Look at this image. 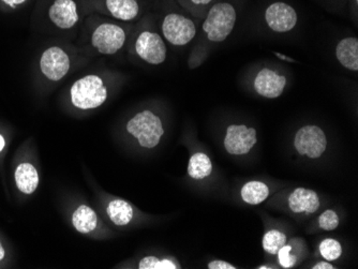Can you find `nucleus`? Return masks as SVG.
Masks as SVG:
<instances>
[{
  "mask_svg": "<svg viewBox=\"0 0 358 269\" xmlns=\"http://www.w3.org/2000/svg\"><path fill=\"white\" fill-rule=\"evenodd\" d=\"M15 182L23 193L31 194L38 188L39 175L35 166L29 163H22L15 171Z\"/></svg>",
  "mask_w": 358,
  "mask_h": 269,
  "instance_id": "2eb2a0df",
  "label": "nucleus"
},
{
  "mask_svg": "<svg viewBox=\"0 0 358 269\" xmlns=\"http://www.w3.org/2000/svg\"><path fill=\"white\" fill-rule=\"evenodd\" d=\"M257 142V130L245 125H231L226 129L224 148L230 155L249 154Z\"/></svg>",
  "mask_w": 358,
  "mask_h": 269,
  "instance_id": "423d86ee",
  "label": "nucleus"
},
{
  "mask_svg": "<svg viewBox=\"0 0 358 269\" xmlns=\"http://www.w3.org/2000/svg\"><path fill=\"white\" fill-rule=\"evenodd\" d=\"M236 10L231 3H214L203 23V31L212 42H223L233 31L236 23Z\"/></svg>",
  "mask_w": 358,
  "mask_h": 269,
  "instance_id": "f257e3e1",
  "label": "nucleus"
},
{
  "mask_svg": "<svg viewBox=\"0 0 358 269\" xmlns=\"http://www.w3.org/2000/svg\"><path fill=\"white\" fill-rule=\"evenodd\" d=\"M208 268L210 269H235L236 267L234 265L230 264V263L225 262V261L217 260L212 261L208 264Z\"/></svg>",
  "mask_w": 358,
  "mask_h": 269,
  "instance_id": "a878e982",
  "label": "nucleus"
},
{
  "mask_svg": "<svg viewBox=\"0 0 358 269\" xmlns=\"http://www.w3.org/2000/svg\"><path fill=\"white\" fill-rule=\"evenodd\" d=\"M41 71L49 80H62L70 69V60L64 50L57 46L47 49L41 57Z\"/></svg>",
  "mask_w": 358,
  "mask_h": 269,
  "instance_id": "9d476101",
  "label": "nucleus"
},
{
  "mask_svg": "<svg viewBox=\"0 0 358 269\" xmlns=\"http://www.w3.org/2000/svg\"><path fill=\"white\" fill-rule=\"evenodd\" d=\"M127 130L145 148L156 147L164 134L162 121L151 111L137 113L133 119H130L127 123Z\"/></svg>",
  "mask_w": 358,
  "mask_h": 269,
  "instance_id": "7ed1b4c3",
  "label": "nucleus"
},
{
  "mask_svg": "<svg viewBox=\"0 0 358 269\" xmlns=\"http://www.w3.org/2000/svg\"><path fill=\"white\" fill-rule=\"evenodd\" d=\"M49 15L51 21L62 29L71 28L78 21V7L74 0H56Z\"/></svg>",
  "mask_w": 358,
  "mask_h": 269,
  "instance_id": "f8f14e48",
  "label": "nucleus"
},
{
  "mask_svg": "<svg viewBox=\"0 0 358 269\" xmlns=\"http://www.w3.org/2000/svg\"><path fill=\"white\" fill-rule=\"evenodd\" d=\"M139 269H176L177 266L171 260H159L156 257H146L139 263Z\"/></svg>",
  "mask_w": 358,
  "mask_h": 269,
  "instance_id": "5701e85b",
  "label": "nucleus"
},
{
  "mask_svg": "<svg viewBox=\"0 0 358 269\" xmlns=\"http://www.w3.org/2000/svg\"><path fill=\"white\" fill-rule=\"evenodd\" d=\"M92 42L101 54L113 55L125 44L126 33L121 26L105 23L94 31Z\"/></svg>",
  "mask_w": 358,
  "mask_h": 269,
  "instance_id": "0eeeda50",
  "label": "nucleus"
},
{
  "mask_svg": "<svg viewBox=\"0 0 358 269\" xmlns=\"http://www.w3.org/2000/svg\"><path fill=\"white\" fill-rule=\"evenodd\" d=\"M287 85L285 76H279L271 69H263L255 80V89L262 97L276 99L282 95Z\"/></svg>",
  "mask_w": 358,
  "mask_h": 269,
  "instance_id": "9b49d317",
  "label": "nucleus"
},
{
  "mask_svg": "<svg viewBox=\"0 0 358 269\" xmlns=\"http://www.w3.org/2000/svg\"><path fill=\"white\" fill-rule=\"evenodd\" d=\"M189 1H190L192 5L196 6V7L205 8L210 6L214 0H189Z\"/></svg>",
  "mask_w": 358,
  "mask_h": 269,
  "instance_id": "bb28decb",
  "label": "nucleus"
},
{
  "mask_svg": "<svg viewBox=\"0 0 358 269\" xmlns=\"http://www.w3.org/2000/svg\"><path fill=\"white\" fill-rule=\"evenodd\" d=\"M106 8L115 19L133 21L139 12L137 0H106Z\"/></svg>",
  "mask_w": 358,
  "mask_h": 269,
  "instance_id": "dca6fc26",
  "label": "nucleus"
},
{
  "mask_svg": "<svg viewBox=\"0 0 358 269\" xmlns=\"http://www.w3.org/2000/svg\"><path fill=\"white\" fill-rule=\"evenodd\" d=\"M241 198L249 205H259L268 198L269 188L262 182H249L244 184L241 190Z\"/></svg>",
  "mask_w": 358,
  "mask_h": 269,
  "instance_id": "f3484780",
  "label": "nucleus"
},
{
  "mask_svg": "<svg viewBox=\"0 0 358 269\" xmlns=\"http://www.w3.org/2000/svg\"><path fill=\"white\" fill-rule=\"evenodd\" d=\"M320 198L314 190L297 188L289 198V207L294 214H314L320 208Z\"/></svg>",
  "mask_w": 358,
  "mask_h": 269,
  "instance_id": "ddd939ff",
  "label": "nucleus"
},
{
  "mask_svg": "<svg viewBox=\"0 0 358 269\" xmlns=\"http://www.w3.org/2000/svg\"><path fill=\"white\" fill-rule=\"evenodd\" d=\"M135 51L147 64H161L167 58V46L158 33L144 31L135 42Z\"/></svg>",
  "mask_w": 358,
  "mask_h": 269,
  "instance_id": "6e6552de",
  "label": "nucleus"
},
{
  "mask_svg": "<svg viewBox=\"0 0 358 269\" xmlns=\"http://www.w3.org/2000/svg\"><path fill=\"white\" fill-rule=\"evenodd\" d=\"M292 247L285 243L282 248L278 251V260L280 263L281 266L284 268H291L296 264L297 259L294 254H292Z\"/></svg>",
  "mask_w": 358,
  "mask_h": 269,
  "instance_id": "393cba45",
  "label": "nucleus"
},
{
  "mask_svg": "<svg viewBox=\"0 0 358 269\" xmlns=\"http://www.w3.org/2000/svg\"><path fill=\"white\" fill-rule=\"evenodd\" d=\"M108 99V89L97 76H87L76 80L71 87V101L80 110L101 107Z\"/></svg>",
  "mask_w": 358,
  "mask_h": 269,
  "instance_id": "f03ea898",
  "label": "nucleus"
},
{
  "mask_svg": "<svg viewBox=\"0 0 358 269\" xmlns=\"http://www.w3.org/2000/svg\"><path fill=\"white\" fill-rule=\"evenodd\" d=\"M97 215L92 208L83 205L74 211L72 223L76 231L82 234H88L97 227Z\"/></svg>",
  "mask_w": 358,
  "mask_h": 269,
  "instance_id": "a211bd4d",
  "label": "nucleus"
},
{
  "mask_svg": "<svg viewBox=\"0 0 358 269\" xmlns=\"http://www.w3.org/2000/svg\"><path fill=\"white\" fill-rule=\"evenodd\" d=\"M5 257V249H3V245L0 243V261H3Z\"/></svg>",
  "mask_w": 358,
  "mask_h": 269,
  "instance_id": "c756f323",
  "label": "nucleus"
},
{
  "mask_svg": "<svg viewBox=\"0 0 358 269\" xmlns=\"http://www.w3.org/2000/svg\"><path fill=\"white\" fill-rule=\"evenodd\" d=\"M318 227L324 231H334L339 227V217L334 210H325L318 218Z\"/></svg>",
  "mask_w": 358,
  "mask_h": 269,
  "instance_id": "b1692460",
  "label": "nucleus"
},
{
  "mask_svg": "<svg viewBox=\"0 0 358 269\" xmlns=\"http://www.w3.org/2000/svg\"><path fill=\"white\" fill-rule=\"evenodd\" d=\"M162 33L171 44L182 46L194 40L196 27L188 17L178 13H170L163 19Z\"/></svg>",
  "mask_w": 358,
  "mask_h": 269,
  "instance_id": "39448f33",
  "label": "nucleus"
},
{
  "mask_svg": "<svg viewBox=\"0 0 358 269\" xmlns=\"http://www.w3.org/2000/svg\"><path fill=\"white\" fill-rule=\"evenodd\" d=\"M314 269H334L335 267L332 266L330 263H328L327 261H325V262H320L318 263V264L314 265V267H312Z\"/></svg>",
  "mask_w": 358,
  "mask_h": 269,
  "instance_id": "cd10ccee",
  "label": "nucleus"
},
{
  "mask_svg": "<svg viewBox=\"0 0 358 269\" xmlns=\"http://www.w3.org/2000/svg\"><path fill=\"white\" fill-rule=\"evenodd\" d=\"M297 13L294 8L282 1L271 3L265 11V21L275 33H288L297 24Z\"/></svg>",
  "mask_w": 358,
  "mask_h": 269,
  "instance_id": "1a4fd4ad",
  "label": "nucleus"
},
{
  "mask_svg": "<svg viewBox=\"0 0 358 269\" xmlns=\"http://www.w3.org/2000/svg\"><path fill=\"white\" fill-rule=\"evenodd\" d=\"M212 172V163L210 157L203 153H196L191 157L188 164V174L194 180L207 178Z\"/></svg>",
  "mask_w": 358,
  "mask_h": 269,
  "instance_id": "aec40b11",
  "label": "nucleus"
},
{
  "mask_svg": "<svg viewBox=\"0 0 358 269\" xmlns=\"http://www.w3.org/2000/svg\"><path fill=\"white\" fill-rule=\"evenodd\" d=\"M3 3L7 5L11 6V7H15L17 5H21V3H25L26 0H3Z\"/></svg>",
  "mask_w": 358,
  "mask_h": 269,
  "instance_id": "c85d7f7f",
  "label": "nucleus"
},
{
  "mask_svg": "<svg viewBox=\"0 0 358 269\" xmlns=\"http://www.w3.org/2000/svg\"><path fill=\"white\" fill-rule=\"evenodd\" d=\"M3 147H5V139L0 135V151L3 150Z\"/></svg>",
  "mask_w": 358,
  "mask_h": 269,
  "instance_id": "7c9ffc66",
  "label": "nucleus"
},
{
  "mask_svg": "<svg viewBox=\"0 0 358 269\" xmlns=\"http://www.w3.org/2000/svg\"><path fill=\"white\" fill-rule=\"evenodd\" d=\"M320 253L326 261H336L341 257L342 247L336 239H324L320 245Z\"/></svg>",
  "mask_w": 358,
  "mask_h": 269,
  "instance_id": "4be33fe9",
  "label": "nucleus"
},
{
  "mask_svg": "<svg viewBox=\"0 0 358 269\" xmlns=\"http://www.w3.org/2000/svg\"><path fill=\"white\" fill-rule=\"evenodd\" d=\"M338 62L351 71H358V39L355 37L344 38L336 48Z\"/></svg>",
  "mask_w": 358,
  "mask_h": 269,
  "instance_id": "4468645a",
  "label": "nucleus"
},
{
  "mask_svg": "<svg viewBox=\"0 0 358 269\" xmlns=\"http://www.w3.org/2000/svg\"><path fill=\"white\" fill-rule=\"evenodd\" d=\"M106 213L114 225H129L133 218V208L123 200H114L106 208Z\"/></svg>",
  "mask_w": 358,
  "mask_h": 269,
  "instance_id": "6ab92c4d",
  "label": "nucleus"
},
{
  "mask_svg": "<svg viewBox=\"0 0 358 269\" xmlns=\"http://www.w3.org/2000/svg\"><path fill=\"white\" fill-rule=\"evenodd\" d=\"M294 146L300 156L318 159L325 153L327 139L318 125H305L295 134Z\"/></svg>",
  "mask_w": 358,
  "mask_h": 269,
  "instance_id": "20e7f679",
  "label": "nucleus"
},
{
  "mask_svg": "<svg viewBox=\"0 0 358 269\" xmlns=\"http://www.w3.org/2000/svg\"><path fill=\"white\" fill-rule=\"evenodd\" d=\"M285 243H287L285 234L277 229L267 232L263 237V249L269 254H277Z\"/></svg>",
  "mask_w": 358,
  "mask_h": 269,
  "instance_id": "412c9836",
  "label": "nucleus"
},
{
  "mask_svg": "<svg viewBox=\"0 0 358 269\" xmlns=\"http://www.w3.org/2000/svg\"><path fill=\"white\" fill-rule=\"evenodd\" d=\"M356 1H357V3H358V0H356Z\"/></svg>",
  "mask_w": 358,
  "mask_h": 269,
  "instance_id": "2f4dec72",
  "label": "nucleus"
}]
</instances>
